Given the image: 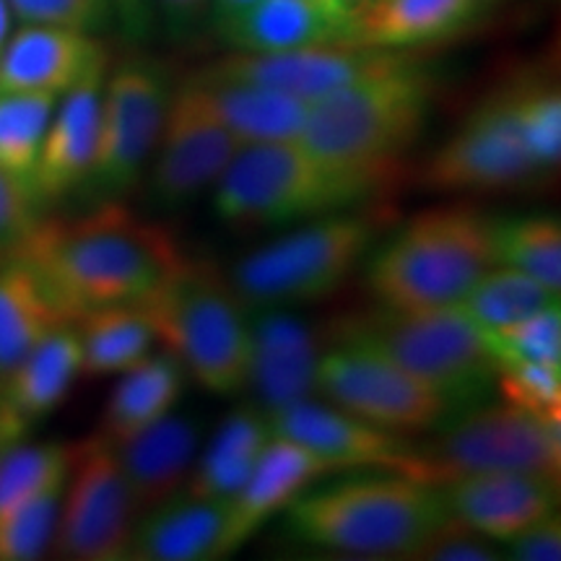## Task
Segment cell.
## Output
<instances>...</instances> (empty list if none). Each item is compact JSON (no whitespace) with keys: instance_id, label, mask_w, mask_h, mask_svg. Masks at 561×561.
<instances>
[{"instance_id":"4fadbf2b","label":"cell","mask_w":561,"mask_h":561,"mask_svg":"<svg viewBox=\"0 0 561 561\" xmlns=\"http://www.w3.org/2000/svg\"><path fill=\"white\" fill-rule=\"evenodd\" d=\"M536 174L507 89L473 110L434 151L424 182L439 193H489L510 191Z\"/></svg>"},{"instance_id":"60d3db41","label":"cell","mask_w":561,"mask_h":561,"mask_svg":"<svg viewBox=\"0 0 561 561\" xmlns=\"http://www.w3.org/2000/svg\"><path fill=\"white\" fill-rule=\"evenodd\" d=\"M42 216L34 195L0 172V261L16 255Z\"/></svg>"},{"instance_id":"603a6c76","label":"cell","mask_w":561,"mask_h":561,"mask_svg":"<svg viewBox=\"0 0 561 561\" xmlns=\"http://www.w3.org/2000/svg\"><path fill=\"white\" fill-rule=\"evenodd\" d=\"M354 21L343 0H261L216 34L231 53H289L354 42Z\"/></svg>"},{"instance_id":"d6986e66","label":"cell","mask_w":561,"mask_h":561,"mask_svg":"<svg viewBox=\"0 0 561 561\" xmlns=\"http://www.w3.org/2000/svg\"><path fill=\"white\" fill-rule=\"evenodd\" d=\"M110 66L89 73L55 104L50 128L42 144L32 193L42 210L79 193L100 146L102 87Z\"/></svg>"},{"instance_id":"7a4b0ae2","label":"cell","mask_w":561,"mask_h":561,"mask_svg":"<svg viewBox=\"0 0 561 561\" xmlns=\"http://www.w3.org/2000/svg\"><path fill=\"white\" fill-rule=\"evenodd\" d=\"M284 515L301 543L356 559H413L450 520L439 483L396 471L310 486Z\"/></svg>"},{"instance_id":"5b68a950","label":"cell","mask_w":561,"mask_h":561,"mask_svg":"<svg viewBox=\"0 0 561 561\" xmlns=\"http://www.w3.org/2000/svg\"><path fill=\"white\" fill-rule=\"evenodd\" d=\"M496 265L494 219L468 206L432 208L398 229L371 255L367 280L382 307H458Z\"/></svg>"},{"instance_id":"d4e9b609","label":"cell","mask_w":561,"mask_h":561,"mask_svg":"<svg viewBox=\"0 0 561 561\" xmlns=\"http://www.w3.org/2000/svg\"><path fill=\"white\" fill-rule=\"evenodd\" d=\"M187 81L242 146L301 136L310 110L307 102L261 83L229 79L208 68H201Z\"/></svg>"},{"instance_id":"277c9868","label":"cell","mask_w":561,"mask_h":561,"mask_svg":"<svg viewBox=\"0 0 561 561\" xmlns=\"http://www.w3.org/2000/svg\"><path fill=\"white\" fill-rule=\"evenodd\" d=\"M138 305L149 314L157 343L201 388L214 396L248 390L250 307L214 263L180 255Z\"/></svg>"},{"instance_id":"ba28073f","label":"cell","mask_w":561,"mask_h":561,"mask_svg":"<svg viewBox=\"0 0 561 561\" xmlns=\"http://www.w3.org/2000/svg\"><path fill=\"white\" fill-rule=\"evenodd\" d=\"M375 234V221L359 208L301 221L244 255L229 280L250 310L310 305L341 289Z\"/></svg>"},{"instance_id":"9a60e30c","label":"cell","mask_w":561,"mask_h":561,"mask_svg":"<svg viewBox=\"0 0 561 561\" xmlns=\"http://www.w3.org/2000/svg\"><path fill=\"white\" fill-rule=\"evenodd\" d=\"M271 432L299 442L318 455L331 471H396L426 479L421 468L419 445L405 434L388 432L339 405L314 398L289 409L268 413Z\"/></svg>"},{"instance_id":"7c38bea8","label":"cell","mask_w":561,"mask_h":561,"mask_svg":"<svg viewBox=\"0 0 561 561\" xmlns=\"http://www.w3.org/2000/svg\"><path fill=\"white\" fill-rule=\"evenodd\" d=\"M318 396L351 416L398 434L434 430L453 413L445 398L356 341H339L320 354Z\"/></svg>"},{"instance_id":"74e56055","label":"cell","mask_w":561,"mask_h":561,"mask_svg":"<svg viewBox=\"0 0 561 561\" xmlns=\"http://www.w3.org/2000/svg\"><path fill=\"white\" fill-rule=\"evenodd\" d=\"M60 496L62 491H50L0 515V561H32L50 549L58 528Z\"/></svg>"},{"instance_id":"83f0119b","label":"cell","mask_w":561,"mask_h":561,"mask_svg":"<svg viewBox=\"0 0 561 561\" xmlns=\"http://www.w3.org/2000/svg\"><path fill=\"white\" fill-rule=\"evenodd\" d=\"M271 437L268 413L261 405L242 403L231 409L221 419L206 450L195 460L185 491L201 500L227 504L250 479L252 468L261 460Z\"/></svg>"},{"instance_id":"9c48e42d","label":"cell","mask_w":561,"mask_h":561,"mask_svg":"<svg viewBox=\"0 0 561 561\" xmlns=\"http://www.w3.org/2000/svg\"><path fill=\"white\" fill-rule=\"evenodd\" d=\"M561 421L543 419L520 405L476 403L442 419L437 434L419 445L426 481L455 476L512 471L561 473Z\"/></svg>"},{"instance_id":"ee69618b","label":"cell","mask_w":561,"mask_h":561,"mask_svg":"<svg viewBox=\"0 0 561 561\" xmlns=\"http://www.w3.org/2000/svg\"><path fill=\"white\" fill-rule=\"evenodd\" d=\"M507 546V557L515 561H559L561 559V520L559 512L543 517L520 536H515Z\"/></svg>"},{"instance_id":"2e32d148","label":"cell","mask_w":561,"mask_h":561,"mask_svg":"<svg viewBox=\"0 0 561 561\" xmlns=\"http://www.w3.org/2000/svg\"><path fill=\"white\" fill-rule=\"evenodd\" d=\"M396 55L401 53L377 50V47H364L356 42H333V45L301 47L289 53H231L208 66V70L229 76V79L261 83V87L284 91L294 100L312 104L331 91L382 68Z\"/></svg>"},{"instance_id":"d6a6232c","label":"cell","mask_w":561,"mask_h":561,"mask_svg":"<svg viewBox=\"0 0 561 561\" xmlns=\"http://www.w3.org/2000/svg\"><path fill=\"white\" fill-rule=\"evenodd\" d=\"M58 100L53 94L0 91V172L30 193Z\"/></svg>"},{"instance_id":"3957f363","label":"cell","mask_w":561,"mask_h":561,"mask_svg":"<svg viewBox=\"0 0 561 561\" xmlns=\"http://www.w3.org/2000/svg\"><path fill=\"white\" fill-rule=\"evenodd\" d=\"M396 170L348 164L301 138L242 146L214 185V208L231 227H284L362 208Z\"/></svg>"},{"instance_id":"7bdbcfd3","label":"cell","mask_w":561,"mask_h":561,"mask_svg":"<svg viewBox=\"0 0 561 561\" xmlns=\"http://www.w3.org/2000/svg\"><path fill=\"white\" fill-rule=\"evenodd\" d=\"M214 0H153V19L172 42H187L210 26Z\"/></svg>"},{"instance_id":"f1b7e54d","label":"cell","mask_w":561,"mask_h":561,"mask_svg":"<svg viewBox=\"0 0 561 561\" xmlns=\"http://www.w3.org/2000/svg\"><path fill=\"white\" fill-rule=\"evenodd\" d=\"M182 385L185 369L170 351L144 356L130 369L121 371V382L104 405L100 434L110 442H121L170 416L182 396Z\"/></svg>"},{"instance_id":"4dcf8cb0","label":"cell","mask_w":561,"mask_h":561,"mask_svg":"<svg viewBox=\"0 0 561 561\" xmlns=\"http://www.w3.org/2000/svg\"><path fill=\"white\" fill-rule=\"evenodd\" d=\"M81 341V371L110 377L130 369L151 354L157 335L140 305H115L87 312L76 320Z\"/></svg>"},{"instance_id":"cb8c5ba5","label":"cell","mask_w":561,"mask_h":561,"mask_svg":"<svg viewBox=\"0 0 561 561\" xmlns=\"http://www.w3.org/2000/svg\"><path fill=\"white\" fill-rule=\"evenodd\" d=\"M110 445L121 462L138 517L185 491L198 460L195 424L185 416H174V411L133 437Z\"/></svg>"},{"instance_id":"e575fe53","label":"cell","mask_w":561,"mask_h":561,"mask_svg":"<svg viewBox=\"0 0 561 561\" xmlns=\"http://www.w3.org/2000/svg\"><path fill=\"white\" fill-rule=\"evenodd\" d=\"M496 265L528 273L561 291V224L557 216L494 221Z\"/></svg>"},{"instance_id":"1f68e13d","label":"cell","mask_w":561,"mask_h":561,"mask_svg":"<svg viewBox=\"0 0 561 561\" xmlns=\"http://www.w3.org/2000/svg\"><path fill=\"white\" fill-rule=\"evenodd\" d=\"M553 305H559L557 289L510 265H494L476 280L458 310L481 331H496Z\"/></svg>"},{"instance_id":"44dd1931","label":"cell","mask_w":561,"mask_h":561,"mask_svg":"<svg viewBox=\"0 0 561 561\" xmlns=\"http://www.w3.org/2000/svg\"><path fill=\"white\" fill-rule=\"evenodd\" d=\"M83 375L76 322L55 328L0 380V439L21 442L66 401Z\"/></svg>"},{"instance_id":"ab89813d","label":"cell","mask_w":561,"mask_h":561,"mask_svg":"<svg viewBox=\"0 0 561 561\" xmlns=\"http://www.w3.org/2000/svg\"><path fill=\"white\" fill-rule=\"evenodd\" d=\"M21 24L60 26L83 34H102L115 26L112 0H9Z\"/></svg>"},{"instance_id":"7dc6e473","label":"cell","mask_w":561,"mask_h":561,"mask_svg":"<svg viewBox=\"0 0 561 561\" xmlns=\"http://www.w3.org/2000/svg\"><path fill=\"white\" fill-rule=\"evenodd\" d=\"M11 24H13V13L9 0H0V50H3L5 39L11 37Z\"/></svg>"},{"instance_id":"f907efd6","label":"cell","mask_w":561,"mask_h":561,"mask_svg":"<svg viewBox=\"0 0 561 561\" xmlns=\"http://www.w3.org/2000/svg\"><path fill=\"white\" fill-rule=\"evenodd\" d=\"M481 3H483V5H486V3H489V0H481Z\"/></svg>"},{"instance_id":"836d02e7","label":"cell","mask_w":561,"mask_h":561,"mask_svg":"<svg viewBox=\"0 0 561 561\" xmlns=\"http://www.w3.org/2000/svg\"><path fill=\"white\" fill-rule=\"evenodd\" d=\"M73 458V445H13L0 450V515L37 500L50 491H62Z\"/></svg>"},{"instance_id":"6da1fadb","label":"cell","mask_w":561,"mask_h":561,"mask_svg":"<svg viewBox=\"0 0 561 561\" xmlns=\"http://www.w3.org/2000/svg\"><path fill=\"white\" fill-rule=\"evenodd\" d=\"M16 257L76 322L102 307L138 305L180 261V250L157 224L138 219L121 201H104L73 219L42 216Z\"/></svg>"},{"instance_id":"c3c4849f","label":"cell","mask_w":561,"mask_h":561,"mask_svg":"<svg viewBox=\"0 0 561 561\" xmlns=\"http://www.w3.org/2000/svg\"><path fill=\"white\" fill-rule=\"evenodd\" d=\"M343 3H348L351 5V9H359V5H364V3H367V0H343Z\"/></svg>"},{"instance_id":"f35d334b","label":"cell","mask_w":561,"mask_h":561,"mask_svg":"<svg viewBox=\"0 0 561 561\" xmlns=\"http://www.w3.org/2000/svg\"><path fill=\"white\" fill-rule=\"evenodd\" d=\"M496 385L504 401L543 419L561 421V364H502L496 369Z\"/></svg>"},{"instance_id":"8d00e7d4","label":"cell","mask_w":561,"mask_h":561,"mask_svg":"<svg viewBox=\"0 0 561 561\" xmlns=\"http://www.w3.org/2000/svg\"><path fill=\"white\" fill-rule=\"evenodd\" d=\"M483 341L494 356L496 369L502 364H561V307L553 305L520 322L481 331Z\"/></svg>"},{"instance_id":"ac0fdd59","label":"cell","mask_w":561,"mask_h":561,"mask_svg":"<svg viewBox=\"0 0 561 561\" xmlns=\"http://www.w3.org/2000/svg\"><path fill=\"white\" fill-rule=\"evenodd\" d=\"M318 341L310 328L286 310H250L248 388L265 413L314 401L318 396Z\"/></svg>"},{"instance_id":"e0dca14e","label":"cell","mask_w":561,"mask_h":561,"mask_svg":"<svg viewBox=\"0 0 561 561\" xmlns=\"http://www.w3.org/2000/svg\"><path fill=\"white\" fill-rule=\"evenodd\" d=\"M447 512L494 543H507L559 507V476L466 473L439 483Z\"/></svg>"},{"instance_id":"8fae6325","label":"cell","mask_w":561,"mask_h":561,"mask_svg":"<svg viewBox=\"0 0 561 561\" xmlns=\"http://www.w3.org/2000/svg\"><path fill=\"white\" fill-rule=\"evenodd\" d=\"M138 512L121 462L102 434L73 445L53 546L62 559H128Z\"/></svg>"},{"instance_id":"4316f807","label":"cell","mask_w":561,"mask_h":561,"mask_svg":"<svg viewBox=\"0 0 561 561\" xmlns=\"http://www.w3.org/2000/svg\"><path fill=\"white\" fill-rule=\"evenodd\" d=\"M481 9V0H367L354 11V42L413 53L466 30Z\"/></svg>"},{"instance_id":"484cf974","label":"cell","mask_w":561,"mask_h":561,"mask_svg":"<svg viewBox=\"0 0 561 561\" xmlns=\"http://www.w3.org/2000/svg\"><path fill=\"white\" fill-rule=\"evenodd\" d=\"M227 504L180 491L136 520L128 559L214 561L221 559Z\"/></svg>"},{"instance_id":"b9f144b4","label":"cell","mask_w":561,"mask_h":561,"mask_svg":"<svg viewBox=\"0 0 561 561\" xmlns=\"http://www.w3.org/2000/svg\"><path fill=\"white\" fill-rule=\"evenodd\" d=\"M413 559L424 561H496L504 559L494 541L479 536L458 520H447L434 536L416 551Z\"/></svg>"},{"instance_id":"7402d4cb","label":"cell","mask_w":561,"mask_h":561,"mask_svg":"<svg viewBox=\"0 0 561 561\" xmlns=\"http://www.w3.org/2000/svg\"><path fill=\"white\" fill-rule=\"evenodd\" d=\"M331 471L325 460L301 447L299 442L273 434L250 479L227 502L221 559L240 551L263 525L280 515L301 491L314 486Z\"/></svg>"},{"instance_id":"f546056e","label":"cell","mask_w":561,"mask_h":561,"mask_svg":"<svg viewBox=\"0 0 561 561\" xmlns=\"http://www.w3.org/2000/svg\"><path fill=\"white\" fill-rule=\"evenodd\" d=\"M70 322L21 257L0 261V380L55 328Z\"/></svg>"},{"instance_id":"8992f818","label":"cell","mask_w":561,"mask_h":561,"mask_svg":"<svg viewBox=\"0 0 561 561\" xmlns=\"http://www.w3.org/2000/svg\"><path fill=\"white\" fill-rule=\"evenodd\" d=\"M432 96V76L411 53H401L312 102L299 138L331 159L396 170L424 130Z\"/></svg>"},{"instance_id":"681fc988","label":"cell","mask_w":561,"mask_h":561,"mask_svg":"<svg viewBox=\"0 0 561 561\" xmlns=\"http://www.w3.org/2000/svg\"><path fill=\"white\" fill-rule=\"evenodd\" d=\"M3 447H5V442H3V439H0V450H3Z\"/></svg>"},{"instance_id":"ffe728a7","label":"cell","mask_w":561,"mask_h":561,"mask_svg":"<svg viewBox=\"0 0 561 561\" xmlns=\"http://www.w3.org/2000/svg\"><path fill=\"white\" fill-rule=\"evenodd\" d=\"M104 66L107 50L94 34L21 24L0 50V91L62 96Z\"/></svg>"},{"instance_id":"30bf717a","label":"cell","mask_w":561,"mask_h":561,"mask_svg":"<svg viewBox=\"0 0 561 561\" xmlns=\"http://www.w3.org/2000/svg\"><path fill=\"white\" fill-rule=\"evenodd\" d=\"M164 68L130 58L107 70L102 87L100 146L79 195L87 203L121 201L149 170L172 100Z\"/></svg>"},{"instance_id":"bcb514c9","label":"cell","mask_w":561,"mask_h":561,"mask_svg":"<svg viewBox=\"0 0 561 561\" xmlns=\"http://www.w3.org/2000/svg\"><path fill=\"white\" fill-rule=\"evenodd\" d=\"M261 3V0H214V16H210V26L214 32L224 30L234 19H240L244 11H250L252 5Z\"/></svg>"},{"instance_id":"5bb4252c","label":"cell","mask_w":561,"mask_h":561,"mask_svg":"<svg viewBox=\"0 0 561 561\" xmlns=\"http://www.w3.org/2000/svg\"><path fill=\"white\" fill-rule=\"evenodd\" d=\"M242 144L203 102L191 81L174 87L157 149L149 161L153 201L174 208L214 187Z\"/></svg>"},{"instance_id":"d590c367","label":"cell","mask_w":561,"mask_h":561,"mask_svg":"<svg viewBox=\"0 0 561 561\" xmlns=\"http://www.w3.org/2000/svg\"><path fill=\"white\" fill-rule=\"evenodd\" d=\"M528 149L538 174L549 172L561 161V94L551 81L530 79L510 87Z\"/></svg>"},{"instance_id":"f6af8a7d","label":"cell","mask_w":561,"mask_h":561,"mask_svg":"<svg viewBox=\"0 0 561 561\" xmlns=\"http://www.w3.org/2000/svg\"><path fill=\"white\" fill-rule=\"evenodd\" d=\"M112 11H115V26L125 39L146 42L157 32L153 0H112Z\"/></svg>"},{"instance_id":"52a82bcc","label":"cell","mask_w":561,"mask_h":561,"mask_svg":"<svg viewBox=\"0 0 561 561\" xmlns=\"http://www.w3.org/2000/svg\"><path fill=\"white\" fill-rule=\"evenodd\" d=\"M341 341H356L388 356L426 388L450 403L453 411L486 401L496 385V362L481 328L458 307L392 310L343 325Z\"/></svg>"}]
</instances>
